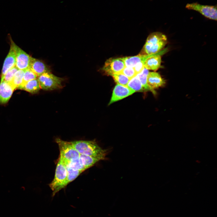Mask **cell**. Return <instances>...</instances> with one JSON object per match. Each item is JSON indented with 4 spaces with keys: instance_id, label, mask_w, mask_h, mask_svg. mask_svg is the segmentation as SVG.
<instances>
[{
    "instance_id": "26",
    "label": "cell",
    "mask_w": 217,
    "mask_h": 217,
    "mask_svg": "<svg viewBox=\"0 0 217 217\" xmlns=\"http://www.w3.org/2000/svg\"><path fill=\"white\" fill-rule=\"evenodd\" d=\"M121 73L125 75L130 79L137 74L133 67L126 66Z\"/></svg>"
},
{
    "instance_id": "25",
    "label": "cell",
    "mask_w": 217,
    "mask_h": 217,
    "mask_svg": "<svg viewBox=\"0 0 217 217\" xmlns=\"http://www.w3.org/2000/svg\"><path fill=\"white\" fill-rule=\"evenodd\" d=\"M18 70V69L15 66L11 69L4 76L3 81L11 83L15 73Z\"/></svg>"
},
{
    "instance_id": "14",
    "label": "cell",
    "mask_w": 217,
    "mask_h": 217,
    "mask_svg": "<svg viewBox=\"0 0 217 217\" xmlns=\"http://www.w3.org/2000/svg\"><path fill=\"white\" fill-rule=\"evenodd\" d=\"M30 68L37 77L46 73L50 72L47 66L42 61L31 57Z\"/></svg>"
},
{
    "instance_id": "2",
    "label": "cell",
    "mask_w": 217,
    "mask_h": 217,
    "mask_svg": "<svg viewBox=\"0 0 217 217\" xmlns=\"http://www.w3.org/2000/svg\"><path fill=\"white\" fill-rule=\"evenodd\" d=\"M167 42L166 36L162 33L156 32L148 37L143 47L146 55L156 54L162 50Z\"/></svg>"
},
{
    "instance_id": "3",
    "label": "cell",
    "mask_w": 217,
    "mask_h": 217,
    "mask_svg": "<svg viewBox=\"0 0 217 217\" xmlns=\"http://www.w3.org/2000/svg\"><path fill=\"white\" fill-rule=\"evenodd\" d=\"M67 173L65 166L62 159L59 156L56 166L55 175L49 186L52 191V196L65 187Z\"/></svg>"
},
{
    "instance_id": "5",
    "label": "cell",
    "mask_w": 217,
    "mask_h": 217,
    "mask_svg": "<svg viewBox=\"0 0 217 217\" xmlns=\"http://www.w3.org/2000/svg\"><path fill=\"white\" fill-rule=\"evenodd\" d=\"M55 141L60 151V156L64 160L70 161L79 158L80 154L74 147L71 142L57 138Z\"/></svg>"
},
{
    "instance_id": "18",
    "label": "cell",
    "mask_w": 217,
    "mask_h": 217,
    "mask_svg": "<svg viewBox=\"0 0 217 217\" xmlns=\"http://www.w3.org/2000/svg\"><path fill=\"white\" fill-rule=\"evenodd\" d=\"M62 159L66 166L74 170L83 172L87 169L81 163L79 158L70 161H66L63 160Z\"/></svg>"
},
{
    "instance_id": "16",
    "label": "cell",
    "mask_w": 217,
    "mask_h": 217,
    "mask_svg": "<svg viewBox=\"0 0 217 217\" xmlns=\"http://www.w3.org/2000/svg\"><path fill=\"white\" fill-rule=\"evenodd\" d=\"M41 89L39 82L37 78L30 81L20 89L32 93L38 92Z\"/></svg>"
},
{
    "instance_id": "12",
    "label": "cell",
    "mask_w": 217,
    "mask_h": 217,
    "mask_svg": "<svg viewBox=\"0 0 217 217\" xmlns=\"http://www.w3.org/2000/svg\"><path fill=\"white\" fill-rule=\"evenodd\" d=\"M147 80L148 85L153 93L154 94L155 92L154 89L164 86L165 83V80L162 77L160 74L156 72H149Z\"/></svg>"
},
{
    "instance_id": "9",
    "label": "cell",
    "mask_w": 217,
    "mask_h": 217,
    "mask_svg": "<svg viewBox=\"0 0 217 217\" xmlns=\"http://www.w3.org/2000/svg\"><path fill=\"white\" fill-rule=\"evenodd\" d=\"M135 92V91L127 86L117 84L114 89L109 104L122 99L132 95Z\"/></svg>"
},
{
    "instance_id": "17",
    "label": "cell",
    "mask_w": 217,
    "mask_h": 217,
    "mask_svg": "<svg viewBox=\"0 0 217 217\" xmlns=\"http://www.w3.org/2000/svg\"><path fill=\"white\" fill-rule=\"evenodd\" d=\"M79 159L81 163L87 169L92 167L100 160L92 156L80 154Z\"/></svg>"
},
{
    "instance_id": "24",
    "label": "cell",
    "mask_w": 217,
    "mask_h": 217,
    "mask_svg": "<svg viewBox=\"0 0 217 217\" xmlns=\"http://www.w3.org/2000/svg\"><path fill=\"white\" fill-rule=\"evenodd\" d=\"M65 166L67 171V175L65 186L75 180L83 172L79 171H75Z\"/></svg>"
},
{
    "instance_id": "11",
    "label": "cell",
    "mask_w": 217,
    "mask_h": 217,
    "mask_svg": "<svg viewBox=\"0 0 217 217\" xmlns=\"http://www.w3.org/2000/svg\"><path fill=\"white\" fill-rule=\"evenodd\" d=\"M10 50L4 62L2 72L1 82L3 81L4 76L11 69L15 66L16 56L12 41H11Z\"/></svg>"
},
{
    "instance_id": "7",
    "label": "cell",
    "mask_w": 217,
    "mask_h": 217,
    "mask_svg": "<svg viewBox=\"0 0 217 217\" xmlns=\"http://www.w3.org/2000/svg\"><path fill=\"white\" fill-rule=\"evenodd\" d=\"M125 67L123 58H110L105 62L103 70L111 75L114 74L121 73Z\"/></svg>"
},
{
    "instance_id": "27",
    "label": "cell",
    "mask_w": 217,
    "mask_h": 217,
    "mask_svg": "<svg viewBox=\"0 0 217 217\" xmlns=\"http://www.w3.org/2000/svg\"><path fill=\"white\" fill-rule=\"evenodd\" d=\"M145 61H143L138 63L134 67L137 74L140 73L144 68Z\"/></svg>"
},
{
    "instance_id": "8",
    "label": "cell",
    "mask_w": 217,
    "mask_h": 217,
    "mask_svg": "<svg viewBox=\"0 0 217 217\" xmlns=\"http://www.w3.org/2000/svg\"><path fill=\"white\" fill-rule=\"evenodd\" d=\"M12 43L16 56L15 66L20 70H25L29 68L31 57L13 41Z\"/></svg>"
},
{
    "instance_id": "13",
    "label": "cell",
    "mask_w": 217,
    "mask_h": 217,
    "mask_svg": "<svg viewBox=\"0 0 217 217\" xmlns=\"http://www.w3.org/2000/svg\"><path fill=\"white\" fill-rule=\"evenodd\" d=\"M15 88L11 83L3 81L0 83V103L5 104L9 101Z\"/></svg>"
},
{
    "instance_id": "21",
    "label": "cell",
    "mask_w": 217,
    "mask_h": 217,
    "mask_svg": "<svg viewBox=\"0 0 217 217\" xmlns=\"http://www.w3.org/2000/svg\"><path fill=\"white\" fill-rule=\"evenodd\" d=\"M25 70L18 69L15 73L11 83L15 89L17 88L21 84L25 73Z\"/></svg>"
},
{
    "instance_id": "20",
    "label": "cell",
    "mask_w": 217,
    "mask_h": 217,
    "mask_svg": "<svg viewBox=\"0 0 217 217\" xmlns=\"http://www.w3.org/2000/svg\"><path fill=\"white\" fill-rule=\"evenodd\" d=\"M149 70L145 67L143 70L136 75L140 80L145 91H152L147 83V77L149 72Z\"/></svg>"
},
{
    "instance_id": "23",
    "label": "cell",
    "mask_w": 217,
    "mask_h": 217,
    "mask_svg": "<svg viewBox=\"0 0 217 217\" xmlns=\"http://www.w3.org/2000/svg\"><path fill=\"white\" fill-rule=\"evenodd\" d=\"M37 76L30 68L25 70V73L21 85L17 88L20 89L28 82L37 78Z\"/></svg>"
},
{
    "instance_id": "15",
    "label": "cell",
    "mask_w": 217,
    "mask_h": 217,
    "mask_svg": "<svg viewBox=\"0 0 217 217\" xmlns=\"http://www.w3.org/2000/svg\"><path fill=\"white\" fill-rule=\"evenodd\" d=\"M155 54L138 55L135 56L126 57L123 58L126 67L134 68L138 63L143 61H146L148 58Z\"/></svg>"
},
{
    "instance_id": "4",
    "label": "cell",
    "mask_w": 217,
    "mask_h": 217,
    "mask_svg": "<svg viewBox=\"0 0 217 217\" xmlns=\"http://www.w3.org/2000/svg\"><path fill=\"white\" fill-rule=\"evenodd\" d=\"M41 89L45 90H51L61 89L63 79L50 72L44 73L37 77Z\"/></svg>"
},
{
    "instance_id": "22",
    "label": "cell",
    "mask_w": 217,
    "mask_h": 217,
    "mask_svg": "<svg viewBox=\"0 0 217 217\" xmlns=\"http://www.w3.org/2000/svg\"><path fill=\"white\" fill-rule=\"evenodd\" d=\"M111 76L117 84L127 86L130 80L127 77L121 73L114 74Z\"/></svg>"
},
{
    "instance_id": "10",
    "label": "cell",
    "mask_w": 217,
    "mask_h": 217,
    "mask_svg": "<svg viewBox=\"0 0 217 217\" xmlns=\"http://www.w3.org/2000/svg\"><path fill=\"white\" fill-rule=\"evenodd\" d=\"M167 51V48L163 49L148 58L145 61L144 67L148 70H157L161 66L162 61L161 55L166 53Z\"/></svg>"
},
{
    "instance_id": "19",
    "label": "cell",
    "mask_w": 217,
    "mask_h": 217,
    "mask_svg": "<svg viewBox=\"0 0 217 217\" xmlns=\"http://www.w3.org/2000/svg\"><path fill=\"white\" fill-rule=\"evenodd\" d=\"M127 86L135 92L145 91L137 75L130 79Z\"/></svg>"
},
{
    "instance_id": "1",
    "label": "cell",
    "mask_w": 217,
    "mask_h": 217,
    "mask_svg": "<svg viewBox=\"0 0 217 217\" xmlns=\"http://www.w3.org/2000/svg\"><path fill=\"white\" fill-rule=\"evenodd\" d=\"M72 144L81 155L92 156L101 160H103L107 151L102 149L94 140H76L71 142Z\"/></svg>"
},
{
    "instance_id": "6",
    "label": "cell",
    "mask_w": 217,
    "mask_h": 217,
    "mask_svg": "<svg viewBox=\"0 0 217 217\" xmlns=\"http://www.w3.org/2000/svg\"><path fill=\"white\" fill-rule=\"evenodd\" d=\"M217 5H203L197 2L187 3L185 8L199 13L203 16L209 19L217 20Z\"/></svg>"
}]
</instances>
